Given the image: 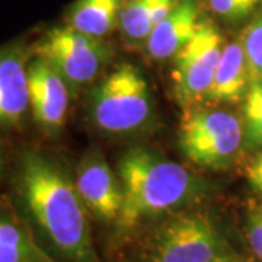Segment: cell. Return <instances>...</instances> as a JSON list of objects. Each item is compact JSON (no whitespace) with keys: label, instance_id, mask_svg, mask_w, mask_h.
Masks as SVG:
<instances>
[{"label":"cell","instance_id":"8992f818","mask_svg":"<svg viewBox=\"0 0 262 262\" xmlns=\"http://www.w3.org/2000/svg\"><path fill=\"white\" fill-rule=\"evenodd\" d=\"M35 54L54 66L70 84L94 80L110 56L101 39L88 37L70 25L50 29L38 42Z\"/></svg>","mask_w":262,"mask_h":262},{"label":"cell","instance_id":"ac0fdd59","mask_svg":"<svg viewBox=\"0 0 262 262\" xmlns=\"http://www.w3.org/2000/svg\"><path fill=\"white\" fill-rule=\"evenodd\" d=\"M211 10L227 20L246 18L256 8L259 0H207Z\"/></svg>","mask_w":262,"mask_h":262},{"label":"cell","instance_id":"30bf717a","mask_svg":"<svg viewBox=\"0 0 262 262\" xmlns=\"http://www.w3.org/2000/svg\"><path fill=\"white\" fill-rule=\"evenodd\" d=\"M28 64L24 48H0V128H16L29 111Z\"/></svg>","mask_w":262,"mask_h":262},{"label":"cell","instance_id":"4fadbf2b","mask_svg":"<svg viewBox=\"0 0 262 262\" xmlns=\"http://www.w3.org/2000/svg\"><path fill=\"white\" fill-rule=\"evenodd\" d=\"M0 262L56 261L37 244L22 217L0 208Z\"/></svg>","mask_w":262,"mask_h":262},{"label":"cell","instance_id":"7a4b0ae2","mask_svg":"<svg viewBox=\"0 0 262 262\" xmlns=\"http://www.w3.org/2000/svg\"><path fill=\"white\" fill-rule=\"evenodd\" d=\"M117 173L122 188V208L117 226L124 232L179 210L201 191L191 170L146 147L127 150Z\"/></svg>","mask_w":262,"mask_h":262},{"label":"cell","instance_id":"8fae6325","mask_svg":"<svg viewBox=\"0 0 262 262\" xmlns=\"http://www.w3.org/2000/svg\"><path fill=\"white\" fill-rule=\"evenodd\" d=\"M200 22V10L195 0H181L146 39L149 56L156 60L173 58L194 37Z\"/></svg>","mask_w":262,"mask_h":262},{"label":"cell","instance_id":"6da1fadb","mask_svg":"<svg viewBox=\"0 0 262 262\" xmlns=\"http://www.w3.org/2000/svg\"><path fill=\"white\" fill-rule=\"evenodd\" d=\"M16 194L24 222L54 261L58 258L61 262H99L89 211L75 181L56 159L39 150H22Z\"/></svg>","mask_w":262,"mask_h":262},{"label":"cell","instance_id":"277c9868","mask_svg":"<svg viewBox=\"0 0 262 262\" xmlns=\"http://www.w3.org/2000/svg\"><path fill=\"white\" fill-rule=\"evenodd\" d=\"M244 146V125L233 114L204 110L181 124L179 147L188 160L204 168L229 166Z\"/></svg>","mask_w":262,"mask_h":262},{"label":"cell","instance_id":"5b68a950","mask_svg":"<svg viewBox=\"0 0 262 262\" xmlns=\"http://www.w3.org/2000/svg\"><path fill=\"white\" fill-rule=\"evenodd\" d=\"M223 252V234L210 215L179 213L158 229L150 262H213Z\"/></svg>","mask_w":262,"mask_h":262},{"label":"cell","instance_id":"d6986e66","mask_svg":"<svg viewBox=\"0 0 262 262\" xmlns=\"http://www.w3.org/2000/svg\"><path fill=\"white\" fill-rule=\"evenodd\" d=\"M245 230L252 252L262 262V204H255L248 210Z\"/></svg>","mask_w":262,"mask_h":262},{"label":"cell","instance_id":"7c38bea8","mask_svg":"<svg viewBox=\"0 0 262 262\" xmlns=\"http://www.w3.org/2000/svg\"><path fill=\"white\" fill-rule=\"evenodd\" d=\"M251 79L241 42L226 44L206 98L215 102H237L245 98Z\"/></svg>","mask_w":262,"mask_h":262},{"label":"cell","instance_id":"e0dca14e","mask_svg":"<svg viewBox=\"0 0 262 262\" xmlns=\"http://www.w3.org/2000/svg\"><path fill=\"white\" fill-rule=\"evenodd\" d=\"M251 77H262V12L251 20L239 39Z\"/></svg>","mask_w":262,"mask_h":262},{"label":"cell","instance_id":"3957f363","mask_svg":"<svg viewBox=\"0 0 262 262\" xmlns=\"http://www.w3.org/2000/svg\"><path fill=\"white\" fill-rule=\"evenodd\" d=\"M151 91L144 75L133 64L114 69L91 95V117L110 134H130L143 128L151 117Z\"/></svg>","mask_w":262,"mask_h":262},{"label":"cell","instance_id":"5bb4252c","mask_svg":"<svg viewBox=\"0 0 262 262\" xmlns=\"http://www.w3.org/2000/svg\"><path fill=\"white\" fill-rule=\"evenodd\" d=\"M122 0H76L69 12L72 28L88 37L101 39L120 24Z\"/></svg>","mask_w":262,"mask_h":262},{"label":"cell","instance_id":"2e32d148","mask_svg":"<svg viewBox=\"0 0 262 262\" xmlns=\"http://www.w3.org/2000/svg\"><path fill=\"white\" fill-rule=\"evenodd\" d=\"M242 125L245 147H262V77L251 79L244 98Z\"/></svg>","mask_w":262,"mask_h":262},{"label":"cell","instance_id":"7402d4cb","mask_svg":"<svg viewBox=\"0 0 262 262\" xmlns=\"http://www.w3.org/2000/svg\"><path fill=\"white\" fill-rule=\"evenodd\" d=\"M2 170H3V151H2V146H0V177H2Z\"/></svg>","mask_w":262,"mask_h":262},{"label":"cell","instance_id":"603a6c76","mask_svg":"<svg viewBox=\"0 0 262 262\" xmlns=\"http://www.w3.org/2000/svg\"><path fill=\"white\" fill-rule=\"evenodd\" d=\"M124 3H130V2H134V0H122Z\"/></svg>","mask_w":262,"mask_h":262},{"label":"cell","instance_id":"ffe728a7","mask_svg":"<svg viewBox=\"0 0 262 262\" xmlns=\"http://www.w3.org/2000/svg\"><path fill=\"white\" fill-rule=\"evenodd\" d=\"M245 173L249 185L262 196V151H259L246 166Z\"/></svg>","mask_w":262,"mask_h":262},{"label":"cell","instance_id":"9c48e42d","mask_svg":"<svg viewBox=\"0 0 262 262\" xmlns=\"http://www.w3.org/2000/svg\"><path fill=\"white\" fill-rule=\"evenodd\" d=\"M75 184L89 214L101 222L117 223L122 208L121 182L101 153L84 156L76 170Z\"/></svg>","mask_w":262,"mask_h":262},{"label":"cell","instance_id":"52a82bcc","mask_svg":"<svg viewBox=\"0 0 262 262\" xmlns=\"http://www.w3.org/2000/svg\"><path fill=\"white\" fill-rule=\"evenodd\" d=\"M223 38L208 20H201L194 37L173 56V82L179 99L189 103L206 98L223 51Z\"/></svg>","mask_w":262,"mask_h":262},{"label":"cell","instance_id":"ba28073f","mask_svg":"<svg viewBox=\"0 0 262 262\" xmlns=\"http://www.w3.org/2000/svg\"><path fill=\"white\" fill-rule=\"evenodd\" d=\"M29 111L38 127L56 133L64 125L70 105V83L46 58L35 56L28 64Z\"/></svg>","mask_w":262,"mask_h":262},{"label":"cell","instance_id":"9a60e30c","mask_svg":"<svg viewBox=\"0 0 262 262\" xmlns=\"http://www.w3.org/2000/svg\"><path fill=\"white\" fill-rule=\"evenodd\" d=\"M181 0H134L121 9L120 27L133 42H146L151 31Z\"/></svg>","mask_w":262,"mask_h":262},{"label":"cell","instance_id":"44dd1931","mask_svg":"<svg viewBox=\"0 0 262 262\" xmlns=\"http://www.w3.org/2000/svg\"><path fill=\"white\" fill-rule=\"evenodd\" d=\"M213 262H245V261H242L239 256H236V255H233V253L225 251L223 253H220V255H219Z\"/></svg>","mask_w":262,"mask_h":262}]
</instances>
